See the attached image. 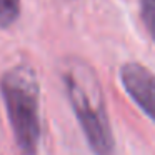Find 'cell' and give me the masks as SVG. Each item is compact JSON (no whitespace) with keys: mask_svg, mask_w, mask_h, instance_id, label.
Segmentation results:
<instances>
[{"mask_svg":"<svg viewBox=\"0 0 155 155\" xmlns=\"http://www.w3.org/2000/svg\"><path fill=\"white\" fill-rule=\"evenodd\" d=\"M0 92L14 138L22 155H35L40 145V87L35 72L18 65L5 72Z\"/></svg>","mask_w":155,"mask_h":155,"instance_id":"7a4b0ae2","label":"cell"},{"mask_svg":"<svg viewBox=\"0 0 155 155\" xmlns=\"http://www.w3.org/2000/svg\"><path fill=\"white\" fill-rule=\"evenodd\" d=\"M20 15V0H0V27H10Z\"/></svg>","mask_w":155,"mask_h":155,"instance_id":"277c9868","label":"cell"},{"mask_svg":"<svg viewBox=\"0 0 155 155\" xmlns=\"http://www.w3.org/2000/svg\"><path fill=\"white\" fill-rule=\"evenodd\" d=\"M120 80L132 100L155 122V74L137 62H128L120 68Z\"/></svg>","mask_w":155,"mask_h":155,"instance_id":"3957f363","label":"cell"},{"mask_svg":"<svg viewBox=\"0 0 155 155\" xmlns=\"http://www.w3.org/2000/svg\"><path fill=\"white\" fill-rule=\"evenodd\" d=\"M62 78L72 108L95 155L114 153V135L107 115L104 92L94 70L77 58L67 60Z\"/></svg>","mask_w":155,"mask_h":155,"instance_id":"6da1fadb","label":"cell"},{"mask_svg":"<svg viewBox=\"0 0 155 155\" xmlns=\"http://www.w3.org/2000/svg\"><path fill=\"white\" fill-rule=\"evenodd\" d=\"M140 14L148 35L155 42V0H140Z\"/></svg>","mask_w":155,"mask_h":155,"instance_id":"5b68a950","label":"cell"}]
</instances>
